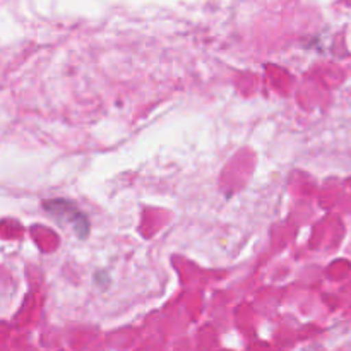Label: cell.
Listing matches in <instances>:
<instances>
[{
	"label": "cell",
	"mask_w": 351,
	"mask_h": 351,
	"mask_svg": "<svg viewBox=\"0 0 351 351\" xmlns=\"http://www.w3.org/2000/svg\"><path fill=\"white\" fill-rule=\"evenodd\" d=\"M43 208L48 215L60 223H67L69 228L79 237L84 239L89 233V221L84 213L79 211L72 202L64 201V199H53V201H45Z\"/></svg>",
	"instance_id": "1"
}]
</instances>
